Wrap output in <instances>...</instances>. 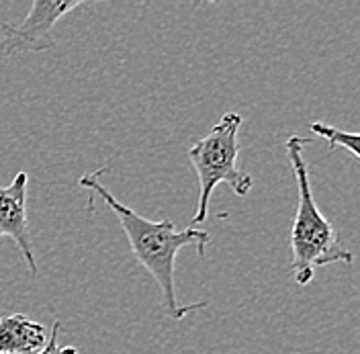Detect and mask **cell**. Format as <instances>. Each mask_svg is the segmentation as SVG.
<instances>
[{"mask_svg":"<svg viewBox=\"0 0 360 354\" xmlns=\"http://www.w3.org/2000/svg\"><path fill=\"white\" fill-rule=\"evenodd\" d=\"M244 119L240 113H225L217 125L188 150V160L199 178V203L193 215V225L202 223L209 213V201L219 182L229 184L238 197H246L252 191V177L238 166V133ZM191 225V227H193Z\"/></svg>","mask_w":360,"mask_h":354,"instance_id":"3957f363","label":"cell"},{"mask_svg":"<svg viewBox=\"0 0 360 354\" xmlns=\"http://www.w3.org/2000/svg\"><path fill=\"white\" fill-rule=\"evenodd\" d=\"M47 328L22 313L0 317V354H35L47 342Z\"/></svg>","mask_w":360,"mask_h":354,"instance_id":"8992f818","label":"cell"},{"mask_svg":"<svg viewBox=\"0 0 360 354\" xmlns=\"http://www.w3.org/2000/svg\"><path fill=\"white\" fill-rule=\"evenodd\" d=\"M309 129L323 137L328 141V148H332V152L336 150H346L354 158H360L359 152V133H350V132H342L338 127H332V125H326V123H309Z\"/></svg>","mask_w":360,"mask_h":354,"instance_id":"52a82bcc","label":"cell"},{"mask_svg":"<svg viewBox=\"0 0 360 354\" xmlns=\"http://www.w3.org/2000/svg\"><path fill=\"white\" fill-rule=\"evenodd\" d=\"M82 2H62V0H35L29 8V15L21 25L2 23L4 37L0 42V51L4 56L22 53V51H47L56 45L53 27L68 13L80 8Z\"/></svg>","mask_w":360,"mask_h":354,"instance_id":"277c9868","label":"cell"},{"mask_svg":"<svg viewBox=\"0 0 360 354\" xmlns=\"http://www.w3.org/2000/svg\"><path fill=\"white\" fill-rule=\"evenodd\" d=\"M98 177H101V170L92 172V175H84L78 180V184L82 189H89L90 193L98 195L115 213V217L123 227V234L129 242L135 260L152 274V279L160 287L164 313L179 322L188 311L207 308L209 305L207 301L180 305L179 297H176L174 268H176V254L184 246H197L199 254L202 256L205 246H209L211 242V236L205 229H195L191 225L184 229H179L170 220L152 222V220L139 215L131 207L123 205L117 199L107 187H103Z\"/></svg>","mask_w":360,"mask_h":354,"instance_id":"6da1fadb","label":"cell"},{"mask_svg":"<svg viewBox=\"0 0 360 354\" xmlns=\"http://www.w3.org/2000/svg\"><path fill=\"white\" fill-rule=\"evenodd\" d=\"M307 139L291 135L287 139V156L297 180V211L291 227V274L297 285H309L315 268L334 263L350 265L354 260L352 250L342 242L334 223L328 222L314 199L309 168L305 162Z\"/></svg>","mask_w":360,"mask_h":354,"instance_id":"7a4b0ae2","label":"cell"},{"mask_svg":"<svg viewBox=\"0 0 360 354\" xmlns=\"http://www.w3.org/2000/svg\"><path fill=\"white\" fill-rule=\"evenodd\" d=\"M60 332H62V322H53L51 332L47 334V342L44 348L35 354H78L76 346H60Z\"/></svg>","mask_w":360,"mask_h":354,"instance_id":"ba28073f","label":"cell"},{"mask_svg":"<svg viewBox=\"0 0 360 354\" xmlns=\"http://www.w3.org/2000/svg\"><path fill=\"white\" fill-rule=\"evenodd\" d=\"M27 172H19L8 187H0V240L11 238L17 242L29 272L37 274V263L31 244V229L27 217Z\"/></svg>","mask_w":360,"mask_h":354,"instance_id":"5b68a950","label":"cell"}]
</instances>
